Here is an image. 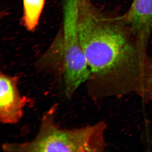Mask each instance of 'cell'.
<instances>
[{
	"label": "cell",
	"mask_w": 152,
	"mask_h": 152,
	"mask_svg": "<svg viewBox=\"0 0 152 152\" xmlns=\"http://www.w3.org/2000/svg\"><path fill=\"white\" fill-rule=\"evenodd\" d=\"M77 27L91 73L99 77L116 75L132 62L135 50L125 34L103 21L88 0L78 1Z\"/></svg>",
	"instance_id": "6da1fadb"
},
{
	"label": "cell",
	"mask_w": 152,
	"mask_h": 152,
	"mask_svg": "<svg viewBox=\"0 0 152 152\" xmlns=\"http://www.w3.org/2000/svg\"><path fill=\"white\" fill-rule=\"evenodd\" d=\"M55 108L44 115L39 133L31 142L7 143L5 152H98L105 148V125L99 123L80 129H61L54 121Z\"/></svg>",
	"instance_id": "7a4b0ae2"
},
{
	"label": "cell",
	"mask_w": 152,
	"mask_h": 152,
	"mask_svg": "<svg viewBox=\"0 0 152 152\" xmlns=\"http://www.w3.org/2000/svg\"><path fill=\"white\" fill-rule=\"evenodd\" d=\"M78 0H64L63 48L61 57L64 66L66 94L71 98L76 90L91 76L82 50L78 31Z\"/></svg>",
	"instance_id": "3957f363"
},
{
	"label": "cell",
	"mask_w": 152,
	"mask_h": 152,
	"mask_svg": "<svg viewBox=\"0 0 152 152\" xmlns=\"http://www.w3.org/2000/svg\"><path fill=\"white\" fill-rule=\"evenodd\" d=\"M19 77L0 74V121L5 124H15L23 115L28 99L20 94Z\"/></svg>",
	"instance_id": "277c9868"
},
{
	"label": "cell",
	"mask_w": 152,
	"mask_h": 152,
	"mask_svg": "<svg viewBox=\"0 0 152 152\" xmlns=\"http://www.w3.org/2000/svg\"><path fill=\"white\" fill-rule=\"evenodd\" d=\"M125 20L139 37H148L152 27V0H134Z\"/></svg>",
	"instance_id": "5b68a950"
},
{
	"label": "cell",
	"mask_w": 152,
	"mask_h": 152,
	"mask_svg": "<svg viewBox=\"0 0 152 152\" xmlns=\"http://www.w3.org/2000/svg\"><path fill=\"white\" fill-rule=\"evenodd\" d=\"M45 0H23V21L26 29L34 31L37 26Z\"/></svg>",
	"instance_id": "8992f818"
},
{
	"label": "cell",
	"mask_w": 152,
	"mask_h": 152,
	"mask_svg": "<svg viewBox=\"0 0 152 152\" xmlns=\"http://www.w3.org/2000/svg\"><path fill=\"white\" fill-rule=\"evenodd\" d=\"M146 85L149 89V93L152 96V65L150 67L149 73L146 75Z\"/></svg>",
	"instance_id": "52a82bcc"
}]
</instances>
